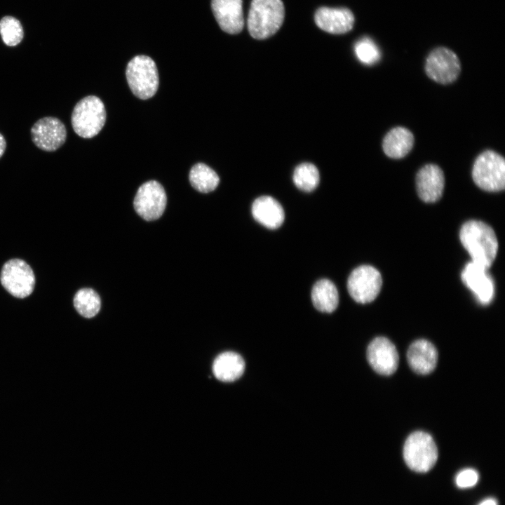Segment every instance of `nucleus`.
I'll use <instances>...</instances> for the list:
<instances>
[{"instance_id":"nucleus-24","label":"nucleus","mask_w":505,"mask_h":505,"mask_svg":"<svg viewBox=\"0 0 505 505\" xmlns=\"http://www.w3.org/2000/svg\"><path fill=\"white\" fill-rule=\"evenodd\" d=\"M292 179L298 189L309 192L315 189L318 185L320 175L314 164L302 163L295 168Z\"/></svg>"},{"instance_id":"nucleus-10","label":"nucleus","mask_w":505,"mask_h":505,"mask_svg":"<svg viewBox=\"0 0 505 505\" xmlns=\"http://www.w3.org/2000/svg\"><path fill=\"white\" fill-rule=\"evenodd\" d=\"M166 203V194L163 186L156 180H149L138 188L133 204L136 213L142 218L152 221L163 215Z\"/></svg>"},{"instance_id":"nucleus-22","label":"nucleus","mask_w":505,"mask_h":505,"mask_svg":"<svg viewBox=\"0 0 505 505\" xmlns=\"http://www.w3.org/2000/svg\"><path fill=\"white\" fill-rule=\"evenodd\" d=\"M189 178L191 186L202 193L215 190L220 182L216 172L203 163H198L191 168Z\"/></svg>"},{"instance_id":"nucleus-6","label":"nucleus","mask_w":505,"mask_h":505,"mask_svg":"<svg viewBox=\"0 0 505 505\" xmlns=\"http://www.w3.org/2000/svg\"><path fill=\"white\" fill-rule=\"evenodd\" d=\"M403 457L414 471L425 473L431 470L438 459V449L430 434L424 431L412 433L403 447Z\"/></svg>"},{"instance_id":"nucleus-11","label":"nucleus","mask_w":505,"mask_h":505,"mask_svg":"<svg viewBox=\"0 0 505 505\" xmlns=\"http://www.w3.org/2000/svg\"><path fill=\"white\" fill-rule=\"evenodd\" d=\"M34 144L46 152H54L65 142L67 130L58 118L47 116L39 119L31 128Z\"/></svg>"},{"instance_id":"nucleus-23","label":"nucleus","mask_w":505,"mask_h":505,"mask_svg":"<svg viewBox=\"0 0 505 505\" xmlns=\"http://www.w3.org/2000/svg\"><path fill=\"white\" fill-rule=\"evenodd\" d=\"M74 306L78 313L87 318L94 317L101 307L99 295L91 288H82L74 297Z\"/></svg>"},{"instance_id":"nucleus-20","label":"nucleus","mask_w":505,"mask_h":505,"mask_svg":"<svg viewBox=\"0 0 505 505\" xmlns=\"http://www.w3.org/2000/svg\"><path fill=\"white\" fill-rule=\"evenodd\" d=\"M245 370V362L237 353L226 351L218 355L213 364L214 376L220 381L229 382L240 378Z\"/></svg>"},{"instance_id":"nucleus-28","label":"nucleus","mask_w":505,"mask_h":505,"mask_svg":"<svg viewBox=\"0 0 505 505\" xmlns=\"http://www.w3.org/2000/svg\"><path fill=\"white\" fill-rule=\"evenodd\" d=\"M6 148V142L2 134L0 133V158L3 156Z\"/></svg>"},{"instance_id":"nucleus-2","label":"nucleus","mask_w":505,"mask_h":505,"mask_svg":"<svg viewBox=\"0 0 505 505\" xmlns=\"http://www.w3.org/2000/svg\"><path fill=\"white\" fill-rule=\"evenodd\" d=\"M284 16L281 0H252L247 20L248 32L256 39H267L280 29Z\"/></svg>"},{"instance_id":"nucleus-27","label":"nucleus","mask_w":505,"mask_h":505,"mask_svg":"<svg viewBox=\"0 0 505 505\" xmlns=\"http://www.w3.org/2000/svg\"><path fill=\"white\" fill-rule=\"evenodd\" d=\"M478 480V472L473 469H466L461 471L456 476L457 485L461 488H467L474 486Z\"/></svg>"},{"instance_id":"nucleus-26","label":"nucleus","mask_w":505,"mask_h":505,"mask_svg":"<svg viewBox=\"0 0 505 505\" xmlns=\"http://www.w3.org/2000/svg\"><path fill=\"white\" fill-rule=\"evenodd\" d=\"M354 52L358 60L366 65H375L381 58V52L377 45L366 36L357 41L354 45Z\"/></svg>"},{"instance_id":"nucleus-14","label":"nucleus","mask_w":505,"mask_h":505,"mask_svg":"<svg viewBox=\"0 0 505 505\" xmlns=\"http://www.w3.org/2000/svg\"><path fill=\"white\" fill-rule=\"evenodd\" d=\"M487 270L471 261L465 266L461 275L462 282L482 304H490L494 294V282Z\"/></svg>"},{"instance_id":"nucleus-12","label":"nucleus","mask_w":505,"mask_h":505,"mask_svg":"<svg viewBox=\"0 0 505 505\" xmlns=\"http://www.w3.org/2000/svg\"><path fill=\"white\" fill-rule=\"evenodd\" d=\"M367 358L372 369L382 375H391L398 365V354L395 345L387 338L378 337L369 344Z\"/></svg>"},{"instance_id":"nucleus-7","label":"nucleus","mask_w":505,"mask_h":505,"mask_svg":"<svg viewBox=\"0 0 505 505\" xmlns=\"http://www.w3.org/2000/svg\"><path fill=\"white\" fill-rule=\"evenodd\" d=\"M382 285V278L377 269L370 265H361L350 274L347 290L356 302L366 304L377 297Z\"/></svg>"},{"instance_id":"nucleus-5","label":"nucleus","mask_w":505,"mask_h":505,"mask_svg":"<svg viewBox=\"0 0 505 505\" xmlns=\"http://www.w3.org/2000/svg\"><path fill=\"white\" fill-rule=\"evenodd\" d=\"M472 178L481 189L500 191L505 187V160L493 150H485L475 159L472 168Z\"/></svg>"},{"instance_id":"nucleus-15","label":"nucleus","mask_w":505,"mask_h":505,"mask_svg":"<svg viewBox=\"0 0 505 505\" xmlns=\"http://www.w3.org/2000/svg\"><path fill=\"white\" fill-rule=\"evenodd\" d=\"M214 17L224 32L235 34L244 27L242 0H211Z\"/></svg>"},{"instance_id":"nucleus-3","label":"nucleus","mask_w":505,"mask_h":505,"mask_svg":"<svg viewBox=\"0 0 505 505\" xmlns=\"http://www.w3.org/2000/svg\"><path fill=\"white\" fill-rule=\"evenodd\" d=\"M72 125L74 132L83 138L97 135L106 121V110L102 100L97 96L88 95L79 100L72 114Z\"/></svg>"},{"instance_id":"nucleus-1","label":"nucleus","mask_w":505,"mask_h":505,"mask_svg":"<svg viewBox=\"0 0 505 505\" xmlns=\"http://www.w3.org/2000/svg\"><path fill=\"white\" fill-rule=\"evenodd\" d=\"M460 241L471 257V262L488 269L498 250V241L494 230L478 220L466 222L459 231Z\"/></svg>"},{"instance_id":"nucleus-18","label":"nucleus","mask_w":505,"mask_h":505,"mask_svg":"<svg viewBox=\"0 0 505 505\" xmlns=\"http://www.w3.org/2000/svg\"><path fill=\"white\" fill-rule=\"evenodd\" d=\"M252 214L257 222L271 229L280 227L285 219L281 205L269 196H262L254 201Z\"/></svg>"},{"instance_id":"nucleus-9","label":"nucleus","mask_w":505,"mask_h":505,"mask_svg":"<svg viewBox=\"0 0 505 505\" xmlns=\"http://www.w3.org/2000/svg\"><path fill=\"white\" fill-rule=\"evenodd\" d=\"M424 69L433 81L449 84L454 82L461 72V63L457 54L446 47H438L428 55Z\"/></svg>"},{"instance_id":"nucleus-8","label":"nucleus","mask_w":505,"mask_h":505,"mask_svg":"<svg viewBox=\"0 0 505 505\" xmlns=\"http://www.w3.org/2000/svg\"><path fill=\"white\" fill-rule=\"evenodd\" d=\"M1 283L13 296L25 298L34 290L35 277L30 266L20 259L6 262L1 272Z\"/></svg>"},{"instance_id":"nucleus-13","label":"nucleus","mask_w":505,"mask_h":505,"mask_svg":"<svg viewBox=\"0 0 505 505\" xmlns=\"http://www.w3.org/2000/svg\"><path fill=\"white\" fill-rule=\"evenodd\" d=\"M416 188L419 197L426 203H434L443 195L445 176L436 164L428 163L422 166L416 175Z\"/></svg>"},{"instance_id":"nucleus-17","label":"nucleus","mask_w":505,"mask_h":505,"mask_svg":"<svg viewBox=\"0 0 505 505\" xmlns=\"http://www.w3.org/2000/svg\"><path fill=\"white\" fill-rule=\"evenodd\" d=\"M407 358L413 371L418 374L426 375L431 372L436 366L438 351L429 341L417 339L409 346Z\"/></svg>"},{"instance_id":"nucleus-19","label":"nucleus","mask_w":505,"mask_h":505,"mask_svg":"<svg viewBox=\"0 0 505 505\" xmlns=\"http://www.w3.org/2000/svg\"><path fill=\"white\" fill-rule=\"evenodd\" d=\"M414 142V135L409 129L397 126L391 128L384 137L382 149L388 157L399 159L411 151Z\"/></svg>"},{"instance_id":"nucleus-21","label":"nucleus","mask_w":505,"mask_h":505,"mask_svg":"<svg viewBox=\"0 0 505 505\" xmlns=\"http://www.w3.org/2000/svg\"><path fill=\"white\" fill-rule=\"evenodd\" d=\"M311 300L317 310L325 313L334 311L339 302L336 286L328 279L318 281L311 290Z\"/></svg>"},{"instance_id":"nucleus-29","label":"nucleus","mask_w":505,"mask_h":505,"mask_svg":"<svg viewBox=\"0 0 505 505\" xmlns=\"http://www.w3.org/2000/svg\"><path fill=\"white\" fill-rule=\"evenodd\" d=\"M479 505H497V502L494 499H487L479 504Z\"/></svg>"},{"instance_id":"nucleus-4","label":"nucleus","mask_w":505,"mask_h":505,"mask_svg":"<svg viewBox=\"0 0 505 505\" xmlns=\"http://www.w3.org/2000/svg\"><path fill=\"white\" fill-rule=\"evenodd\" d=\"M126 76L131 91L138 98L147 100L156 93L158 69L150 57L140 55L133 58L127 65Z\"/></svg>"},{"instance_id":"nucleus-16","label":"nucleus","mask_w":505,"mask_h":505,"mask_svg":"<svg viewBox=\"0 0 505 505\" xmlns=\"http://www.w3.org/2000/svg\"><path fill=\"white\" fill-rule=\"evenodd\" d=\"M314 20L321 29L335 34L349 32L354 24V15L346 8L321 7L316 11Z\"/></svg>"},{"instance_id":"nucleus-25","label":"nucleus","mask_w":505,"mask_h":505,"mask_svg":"<svg viewBox=\"0 0 505 505\" xmlns=\"http://www.w3.org/2000/svg\"><path fill=\"white\" fill-rule=\"evenodd\" d=\"M0 34L4 43L8 46L19 44L24 36L20 22L13 16H4L0 20Z\"/></svg>"}]
</instances>
